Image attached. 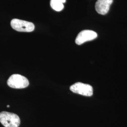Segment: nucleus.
<instances>
[{
    "mask_svg": "<svg viewBox=\"0 0 127 127\" xmlns=\"http://www.w3.org/2000/svg\"><path fill=\"white\" fill-rule=\"evenodd\" d=\"M0 123L5 127H18L20 119L16 114L3 111L0 113Z\"/></svg>",
    "mask_w": 127,
    "mask_h": 127,
    "instance_id": "1",
    "label": "nucleus"
},
{
    "mask_svg": "<svg viewBox=\"0 0 127 127\" xmlns=\"http://www.w3.org/2000/svg\"><path fill=\"white\" fill-rule=\"evenodd\" d=\"M7 84L10 88L20 89L27 88L29 82L26 77L18 74H14L8 80Z\"/></svg>",
    "mask_w": 127,
    "mask_h": 127,
    "instance_id": "2",
    "label": "nucleus"
},
{
    "mask_svg": "<svg viewBox=\"0 0 127 127\" xmlns=\"http://www.w3.org/2000/svg\"><path fill=\"white\" fill-rule=\"evenodd\" d=\"M10 25L14 30L22 32H31L34 29L33 23L15 18L11 21Z\"/></svg>",
    "mask_w": 127,
    "mask_h": 127,
    "instance_id": "3",
    "label": "nucleus"
},
{
    "mask_svg": "<svg viewBox=\"0 0 127 127\" xmlns=\"http://www.w3.org/2000/svg\"><path fill=\"white\" fill-rule=\"evenodd\" d=\"M70 90L74 93L81 95L91 96L93 95V89L89 84L82 82H76L70 87Z\"/></svg>",
    "mask_w": 127,
    "mask_h": 127,
    "instance_id": "4",
    "label": "nucleus"
},
{
    "mask_svg": "<svg viewBox=\"0 0 127 127\" xmlns=\"http://www.w3.org/2000/svg\"><path fill=\"white\" fill-rule=\"evenodd\" d=\"M97 36V34L93 31L90 30H83L78 34L75 39V43L77 45H81L85 42L95 39Z\"/></svg>",
    "mask_w": 127,
    "mask_h": 127,
    "instance_id": "5",
    "label": "nucleus"
},
{
    "mask_svg": "<svg viewBox=\"0 0 127 127\" xmlns=\"http://www.w3.org/2000/svg\"><path fill=\"white\" fill-rule=\"evenodd\" d=\"M113 0H97L95 5L96 12L101 15H105L109 11Z\"/></svg>",
    "mask_w": 127,
    "mask_h": 127,
    "instance_id": "6",
    "label": "nucleus"
},
{
    "mask_svg": "<svg viewBox=\"0 0 127 127\" xmlns=\"http://www.w3.org/2000/svg\"><path fill=\"white\" fill-rule=\"evenodd\" d=\"M50 6L57 11H60L64 8L63 3L60 0H50Z\"/></svg>",
    "mask_w": 127,
    "mask_h": 127,
    "instance_id": "7",
    "label": "nucleus"
},
{
    "mask_svg": "<svg viewBox=\"0 0 127 127\" xmlns=\"http://www.w3.org/2000/svg\"><path fill=\"white\" fill-rule=\"evenodd\" d=\"M60 1L62 2V3H64V2H65V1H66V0H60Z\"/></svg>",
    "mask_w": 127,
    "mask_h": 127,
    "instance_id": "8",
    "label": "nucleus"
},
{
    "mask_svg": "<svg viewBox=\"0 0 127 127\" xmlns=\"http://www.w3.org/2000/svg\"><path fill=\"white\" fill-rule=\"evenodd\" d=\"M9 106H9V105H8L7 106V107H9Z\"/></svg>",
    "mask_w": 127,
    "mask_h": 127,
    "instance_id": "9",
    "label": "nucleus"
}]
</instances>
